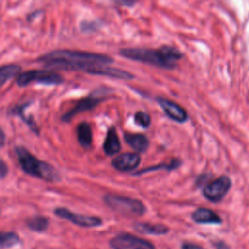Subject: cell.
<instances>
[{
    "label": "cell",
    "mask_w": 249,
    "mask_h": 249,
    "mask_svg": "<svg viewBox=\"0 0 249 249\" xmlns=\"http://www.w3.org/2000/svg\"><path fill=\"white\" fill-rule=\"evenodd\" d=\"M46 67L52 69H63L81 71L83 66L89 64L107 65L114 62L110 55L79 50L58 49L51 51L38 58Z\"/></svg>",
    "instance_id": "1"
},
{
    "label": "cell",
    "mask_w": 249,
    "mask_h": 249,
    "mask_svg": "<svg viewBox=\"0 0 249 249\" xmlns=\"http://www.w3.org/2000/svg\"><path fill=\"white\" fill-rule=\"evenodd\" d=\"M120 55L130 60L150 64L164 69H174L176 61L183 57V53L178 49L163 45L159 49L149 48H124L119 51Z\"/></svg>",
    "instance_id": "2"
},
{
    "label": "cell",
    "mask_w": 249,
    "mask_h": 249,
    "mask_svg": "<svg viewBox=\"0 0 249 249\" xmlns=\"http://www.w3.org/2000/svg\"><path fill=\"white\" fill-rule=\"evenodd\" d=\"M15 153L20 168L26 174L50 183H55L61 180V175L54 166L37 159L25 147H15Z\"/></svg>",
    "instance_id": "3"
},
{
    "label": "cell",
    "mask_w": 249,
    "mask_h": 249,
    "mask_svg": "<svg viewBox=\"0 0 249 249\" xmlns=\"http://www.w3.org/2000/svg\"><path fill=\"white\" fill-rule=\"evenodd\" d=\"M103 200L108 207L126 217H139L147 210L141 200L129 196L107 194L103 196Z\"/></svg>",
    "instance_id": "4"
},
{
    "label": "cell",
    "mask_w": 249,
    "mask_h": 249,
    "mask_svg": "<svg viewBox=\"0 0 249 249\" xmlns=\"http://www.w3.org/2000/svg\"><path fill=\"white\" fill-rule=\"evenodd\" d=\"M40 83L44 85H60L64 82L63 77L55 71L52 70H29L21 72L16 79L18 87H26L30 83Z\"/></svg>",
    "instance_id": "5"
},
{
    "label": "cell",
    "mask_w": 249,
    "mask_h": 249,
    "mask_svg": "<svg viewBox=\"0 0 249 249\" xmlns=\"http://www.w3.org/2000/svg\"><path fill=\"white\" fill-rule=\"evenodd\" d=\"M107 89H108V88H103V87L99 88L98 89L94 90L88 96L78 100L72 109H70L69 111H67L66 113H64L61 116V118H60L61 121H63L65 123H69L77 114L93 110L100 102H102L105 99V97L102 95L104 93H108L110 91L109 90V91L104 92V90H107Z\"/></svg>",
    "instance_id": "6"
},
{
    "label": "cell",
    "mask_w": 249,
    "mask_h": 249,
    "mask_svg": "<svg viewBox=\"0 0 249 249\" xmlns=\"http://www.w3.org/2000/svg\"><path fill=\"white\" fill-rule=\"evenodd\" d=\"M231 186V179L226 175H222L206 184L202 190V193L207 200L211 202H219L227 195Z\"/></svg>",
    "instance_id": "7"
},
{
    "label": "cell",
    "mask_w": 249,
    "mask_h": 249,
    "mask_svg": "<svg viewBox=\"0 0 249 249\" xmlns=\"http://www.w3.org/2000/svg\"><path fill=\"white\" fill-rule=\"evenodd\" d=\"M113 249H156L150 241L130 233H120L109 241Z\"/></svg>",
    "instance_id": "8"
},
{
    "label": "cell",
    "mask_w": 249,
    "mask_h": 249,
    "mask_svg": "<svg viewBox=\"0 0 249 249\" xmlns=\"http://www.w3.org/2000/svg\"><path fill=\"white\" fill-rule=\"evenodd\" d=\"M53 213L58 218L67 220L82 228H95L102 225V220L99 217L77 214L65 207H56Z\"/></svg>",
    "instance_id": "9"
},
{
    "label": "cell",
    "mask_w": 249,
    "mask_h": 249,
    "mask_svg": "<svg viewBox=\"0 0 249 249\" xmlns=\"http://www.w3.org/2000/svg\"><path fill=\"white\" fill-rule=\"evenodd\" d=\"M156 101L160 106L165 115L172 121L179 124H183L188 121L189 115L187 111L175 101L162 96H157Z\"/></svg>",
    "instance_id": "10"
},
{
    "label": "cell",
    "mask_w": 249,
    "mask_h": 249,
    "mask_svg": "<svg viewBox=\"0 0 249 249\" xmlns=\"http://www.w3.org/2000/svg\"><path fill=\"white\" fill-rule=\"evenodd\" d=\"M88 74L91 75H100V76H107L115 79H121V80H132L134 79V75L128 71L122 70L119 68H114L107 65H101V64H92L89 65L86 71Z\"/></svg>",
    "instance_id": "11"
},
{
    "label": "cell",
    "mask_w": 249,
    "mask_h": 249,
    "mask_svg": "<svg viewBox=\"0 0 249 249\" xmlns=\"http://www.w3.org/2000/svg\"><path fill=\"white\" fill-rule=\"evenodd\" d=\"M141 162V157L137 153H123L119 156H116L112 161V166L119 171L128 172L136 169Z\"/></svg>",
    "instance_id": "12"
},
{
    "label": "cell",
    "mask_w": 249,
    "mask_h": 249,
    "mask_svg": "<svg viewBox=\"0 0 249 249\" xmlns=\"http://www.w3.org/2000/svg\"><path fill=\"white\" fill-rule=\"evenodd\" d=\"M124 139L127 145H129L134 151L138 153H145L150 146L148 137L143 133H132L124 131Z\"/></svg>",
    "instance_id": "13"
},
{
    "label": "cell",
    "mask_w": 249,
    "mask_h": 249,
    "mask_svg": "<svg viewBox=\"0 0 249 249\" xmlns=\"http://www.w3.org/2000/svg\"><path fill=\"white\" fill-rule=\"evenodd\" d=\"M192 219L197 224H221L222 219L213 210L199 207L192 213Z\"/></svg>",
    "instance_id": "14"
},
{
    "label": "cell",
    "mask_w": 249,
    "mask_h": 249,
    "mask_svg": "<svg viewBox=\"0 0 249 249\" xmlns=\"http://www.w3.org/2000/svg\"><path fill=\"white\" fill-rule=\"evenodd\" d=\"M121 150V142L117 134L116 128L110 126L107 130L104 142H103V151L107 156H114L118 154Z\"/></svg>",
    "instance_id": "15"
},
{
    "label": "cell",
    "mask_w": 249,
    "mask_h": 249,
    "mask_svg": "<svg viewBox=\"0 0 249 249\" xmlns=\"http://www.w3.org/2000/svg\"><path fill=\"white\" fill-rule=\"evenodd\" d=\"M32 103V101H27V102H24V103H21V104H19V105H17V106H15L12 110H11V114L12 115H17V116H18L25 124H26V125L29 127V129L33 132V133H35L36 135H39L40 134V129H39V127H38V125H37V124H36V122H35V120L33 119V117L32 116H26L25 115V110H26V108L30 105Z\"/></svg>",
    "instance_id": "16"
},
{
    "label": "cell",
    "mask_w": 249,
    "mask_h": 249,
    "mask_svg": "<svg viewBox=\"0 0 249 249\" xmlns=\"http://www.w3.org/2000/svg\"><path fill=\"white\" fill-rule=\"evenodd\" d=\"M133 229L142 234L163 235L169 231V229L161 224H151L144 222H136L133 224Z\"/></svg>",
    "instance_id": "17"
},
{
    "label": "cell",
    "mask_w": 249,
    "mask_h": 249,
    "mask_svg": "<svg viewBox=\"0 0 249 249\" xmlns=\"http://www.w3.org/2000/svg\"><path fill=\"white\" fill-rule=\"evenodd\" d=\"M76 134L79 144L84 148H89L92 144V129L89 123L81 122L76 127Z\"/></svg>",
    "instance_id": "18"
},
{
    "label": "cell",
    "mask_w": 249,
    "mask_h": 249,
    "mask_svg": "<svg viewBox=\"0 0 249 249\" xmlns=\"http://www.w3.org/2000/svg\"><path fill=\"white\" fill-rule=\"evenodd\" d=\"M182 164V160L179 159V158H173L169 162H161V163H159L157 165H152V166H149V167H145V168H142L136 172H133L131 173L133 176H140V175H143V174H146V173H149V172H152V171H156V170H159V169H166L167 171H172V170H175L177 169L178 167H180Z\"/></svg>",
    "instance_id": "19"
},
{
    "label": "cell",
    "mask_w": 249,
    "mask_h": 249,
    "mask_svg": "<svg viewBox=\"0 0 249 249\" xmlns=\"http://www.w3.org/2000/svg\"><path fill=\"white\" fill-rule=\"evenodd\" d=\"M21 67L18 64H5L0 68V86H4L6 82L12 78H17L20 74Z\"/></svg>",
    "instance_id": "20"
},
{
    "label": "cell",
    "mask_w": 249,
    "mask_h": 249,
    "mask_svg": "<svg viewBox=\"0 0 249 249\" xmlns=\"http://www.w3.org/2000/svg\"><path fill=\"white\" fill-rule=\"evenodd\" d=\"M26 225L29 230L36 232L45 231L49 226V219L43 216H36L29 219L26 222Z\"/></svg>",
    "instance_id": "21"
},
{
    "label": "cell",
    "mask_w": 249,
    "mask_h": 249,
    "mask_svg": "<svg viewBox=\"0 0 249 249\" xmlns=\"http://www.w3.org/2000/svg\"><path fill=\"white\" fill-rule=\"evenodd\" d=\"M19 242V236L16 232L7 231L1 233V247L2 248H10L17 245Z\"/></svg>",
    "instance_id": "22"
},
{
    "label": "cell",
    "mask_w": 249,
    "mask_h": 249,
    "mask_svg": "<svg viewBox=\"0 0 249 249\" xmlns=\"http://www.w3.org/2000/svg\"><path fill=\"white\" fill-rule=\"evenodd\" d=\"M133 120H134V123L142 128H147L151 124V117L145 111L135 112L133 116Z\"/></svg>",
    "instance_id": "23"
},
{
    "label": "cell",
    "mask_w": 249,
    "mask_h": 249,
    "mask_svg": "<svg viewBox=\"0 0 249 249\" xmlns=\"http://www.w3.org/2000/svg\"><path fill=\"white\" fill-rule=\"evenodd\" d=\"M81 29L84 32H88V31H93L95 29H97V23L95 21H84L81 24Z\"/></svg>",
    "instance_id": "24"
},
{
    "label": "cell",
    "mask_w": 249,
    "mask_h": 249,
    "mask_svg": "<svg viewBox=\"0 0 249 249\" xmlns=\"http://www.w3.org/2000/svg\"><path fill=\"white\" fill-rule=\"evenodd\" d=\"M8 170H9L8 165L6 164L5 160H4L3 159H1V160H0V178H1L2 180H3V179L6 177V175L8 174Z\"/></svg>",
    "instance_id": "25"
},
{
    "label": "cell",
    "mask_w": 249,
    "mask_h": 249,
    "mask_svg": "<svg viewBox=\"0 0 249 249\" xmlns=\"http://www.w3.org/2000/svg\"><path fill=\"white\" fill-rule=\"evenodd\" d=\"M182 249H203V247L194 243H184L182 245Z\"/></svg>",
    "instance_id": "26"
},
{
    "label": "cell",
    "mask_w": 249,
    "mask_h": 249,
    "mask_svg": "<svg viewBox=\"0 0 249 249\" xmlns=\"http://www.w3.org/2000/svg\"><path fill=\"white\" fill-rule=\"evenodd\" d=\"M117 4L119 5H122V6H126V7H132L133 5H135L137 2L136 1H117L116 2Z\"/></svg>",
    "instance_id": "27"
},
{
    "label": "cell",
    "mask_w": 249,
    "mask_h": 249,
    "mask_svg": "<svg viewBox=\"0 0 249 249\" xmlns=\"http://www.w3.org/2000/svg\"><path fill=\"white\" fill-rule=\"evenodd\" d=\"M41 12H42V10H36V11H34L33 13H31V14L28 15L27 19H28L29 21H30V20H33V19L37 17V15H39Z\"/></svg>",
    "instance_id": "28"
},
{
    "label": "cell",
    "mask_w": 249,
    "mask_h": 249,
    "mask_svg": "<svg viewBox=\"0 0 249 249\" xmlns=\"http://www.w3.org/2000/svg\"><path fill=\"white\" fill-rule=\"evenodd\" d=\"M0 135H1V147L4 146V143H5V139H6V136H5V132L4 130L1 128V131H0Z\"/></svg>",
    "instance_id": "29"
}]
</instances>
